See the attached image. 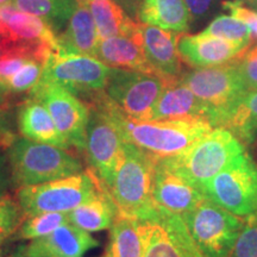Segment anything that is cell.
<instances>
[{
    "label": "cell",
    "mask_w": 257,
    "mask_h": 257,
    "mask_svg": "<svg viewBox=\"0 0 257 257\" xmlns=\"http://www.w3.org/2000/svg\"><path fill=\"white\" fill-rule=\"evenodd\" d=\"M100 99L119 126L124 140L155 159L180 155L213 128L210 121L194 118L137 121L128 118L105 91L101 93Z\"/></svg>",
    "instance_id": "6da1fadb"
},
{
    "label": "cell",
    "mask_w": 257,
    "mask_h": 257,
    "mask_svg": "<svg viewBox=\"0 0 257 257\" xmlns=\"http://www.w3.org/2000/svg\"><path fill=\"white\" fill-rule=\"evenodd\" d=\"M155 157L125 141L119 165L110 189L118 214L148 219L157 206L153 199V172Z\"/></svg>",
    "instance_id": "7a4b0ae2"
},
{
    "label": "cell",
    "mask_w": 257,
    "mask_h": 257,
    "mask_svg": "<svg viewBox=\"0 0 257 257\" xmlns=\"http://www.w3.org/2000/svg\"><path fill=\"white\" fill-rule=\"evenodd\" d=\"M12 184L17 187L38 185L81 173V161L67 149L17 138L8 148Z\"/></svg>",
    "instance_id": "3957f363"
},
{
    "label": "cell",
    "mask_w": 257,
    "mask_h": 257,
    "mask_svg": "<svg viewBox=\"0 0 257 257\" xmlns=\"http://www.w3.org/2000/svg\"><path fill=\"white\" fill-rule=\"evenodd\" d=\"M101 180L91 169L67 178L19 187L17 200L25 217L46 212L68 213L98 192Z\"/></svg>",
    "instance_id": "277c9868"
},
{
    "label": "cell",
    "mask_w": 257,
    "mask_h": 257,
    "mask_svg": "<svg viewBox=\"0 0 257 257\" xmlns=\"http://www.w3.org/2000/svg\"><path fill=\"white\" fill-rule=\"evenodd\" d=\"M237 59L220 66L195 68L180 78V81L214 111L216 127L224 126L234 107L249 92L240 75Z\"/></svg>",
    "instance_id": "5b68a950"
},
{
    "label": "cell",
    "mask_w": 257,
    "mask_h": 257,
    "mask_svg": "<svg viewBox=\"0 0 257 257\" xmlns=\"http://www.w3.org/2000/svg\"><path fill=\"white\" fill-rule=\"evenodd\" d=\"M181 218L204 257H230L244 226V219L207 198Z\"/></svg>",
    "instance_id": "8992f818"
},
{
    "label": "cell",
    "mask_w": 257,
    "mask_h": 257,
    "mask_svg": "<svg viewBox=\"0 0 257 257\" xmlns=\"http://www.w3.org/2000/svg\"><path fill=\"white\" fill-rule=\"evenodd\" d=\"M243 153H245L244 144L231 131L216 127L184 153L168 159L201 188L205 182L227 168Z\"/></svg>",
    "instance_id": "52a82bcc"
},
{
    "label": "cell",
    "mask_w": 257,
    "mask_h": 257,
    "mask_svg": "<svg viewBox=\"0 0 257 257\" xmlns=\"http://www.w3.org/2000/svg\"><path fill=\"white\" fill-rule=\"evenodd\" d=\"M102 92L95 93L85 101L89 107L85 153L89 169L110 187L119 165L125 140L119 126L102 105Z\"/></svg>",
    "instance_id": "ba28073f"
},
{
    "label": "cell",
    "mask_w": 257,
    "mask_h": 257,
    "mask_svg": "<svg viewBox=\"0 0 257 257\" xmlns=\"http://www.w3.org/2000/svg\"><path fill=\"white\" fill-rule=\"evenodd\" d=\"M204 195L242 218L257 213V163L243 153L231 165L201 186Z\"/></svg>",
    "instance_id": "9c48e42d"
},
{
    "label": "cell",
    "mask_w": 257,
    "mask_h": 257,
    "mask_svg": "<svg viewBox=\"0 0 257 257\" xmlns=\"http://www.w3.org/2000/svg\"><path fill=\"white\" fill-rule=\"evenodd\" d=\"M173 80L156 73L111 68L105 92L125 114L137 121L152 120L154 107Z\"/></svg>",
    "instance_id": "30bf717a"
},
{
    "label": "cell",
    "mask_w": 257,
    "mask_h": 257,
    "mask_svg": "<svg viewBox=\"0 0 257 257\" xmlns=\"http://www.w3.org/2000/svg\"><path fill=\"white\" fill-rule=\"evenodd\" d=\"M110 73L111 67L94 56L55 51L44 64L41 80L57 83L86 101L105 91Z\"/></svg>",
    "instance_id": "8fae6325"
},
{
    "label": "cell",
    "mask_w": 257,
    "mask_h": 257,
    "mask_svg": "<svg viewBox=\"0 0 257 257\" xmlns=\"http://www.w3.org/2000/svg\"><path fill=\"white\" fill-rule=\"evenodd\" d=\"M29 96L37 99L46 106L60 134L70 148L86 152L89 107L85 101L62 86L43 80L29 92Z\"/></svg>",
    "instance_id": "7c38bea8"
},
{
    "label": "cell",
    "mask_w": 257,
    "mask_h": 257,
    "mask_svg": "<svg viewBox=\"0 0 257 257\" xmlns=\"http://www.w3.org/2000/svg\"><path fill=\"white\" fill-rule=\"evenodd\" d=\"M143 257H204L193 242L181 216L157 207L143 219Z\"/></svg>",
    "instance_id": "4fadbf2b"
},
{
    "label": "cell",
    "mask_w": 257,
    "mask_h": 257,
    "mask_svg": "<svg viewBox=\"0 0 257 257\" xmlns=\"http://www.w3.org/2000/svg\"><path fill=\"white\" fill-rule=\"evenodd\" d=\"M206 198L197 184L182 174L168 157L155 159L153 199L161 210L184 216Z\"/></svg>",
    "instance_id": "5bb4252c"
},
{
    "label": "cell",
    "mask_w": 257,
    "mask_h": 257,
    "mask_svg": "<svg viewBox=\"0 0 257 257\" xmlns=\"http://www.w3.org/2000/svg\"><path fill=\"white\" fill-rule=\"evenodd\" d=\"M0 35L8 48L23 47L34 49L59 50L57 35L37 16L21 11L14 5L0 6Z\"/></svg>",
    "instance_id": "9a60e30c"
},
{
    "label": "cell",
    "mask_w": 257,
    "mask_h": 257,
    "mask_svg": "<svg viewBox=\"0 0 257 257\" xmlns=\"http://www.w3.org/2000/svg\"><path fill=\"white\" fill-rule=\"evenodd\" d=\"M248 46L207 36L204 34H181L178 49L182 61L194 68L214 67L231 62L248 49Z\"/></svg>",
    "instance_id": "2e32d148"
},
{
    "label": "cell",
    "mask_w": 257,
    "mask_h": 257,
    "mask_svg": "<svg viewBox=\"0 0 257 257\" xmlns=\"http://www.w3.org/2000/svg\"><path fill=\"white\" fill-rule=\"evenodd\" d=\"M98 245V240L87 231L67 223L49 234L32 239L18 251L25 257H82Z\"/></svg>",
    "instance_id": "e0dca14e"
},
{
    "label": "cell",
    "mask_w": 257,
    "mask_h": 257,
    "mask_svg": "<svg viewBox=\"0 0 257 257\" xmlns=\"http://www.w3.org/2000/svg\"><path fill=\"white\" fill-rule=\"evenodd\" d=\"M140 30L144 54L154 72L167 79L181 78L182 59L178 49L181 34L143 23Z\"/></svg>",
    "instance_id": "ac0fdd59"
},
{
    "label": "cell",
    "mask_w": 257,
    "mask_h": 257,
    "mask_svg": "<svg viewBox=\"0 0 257 257\" xmlns=\"http://www.w3.org/2000/svg\"><path fill=\"white\" fill-rule=\"evenodd\" d=\"M205 119L216 126L214 111L199 99L180 79L170 81L154 107L152 120Z\"/></svg>",
    "instance_id": "d6986e66"
},
{
    "label": "cell",
    "mask_w": 257,
    "mask_h": 257,
    "mask_svg": "<svg viewBox=\"0 0 257 257\" xmlns=\"http://www.w3.org/2000/svg\"><path fill=\"white\" fill-rule=\"evenodd\" d=\"M16 123L19 134L37 143L70 149L69 144L60 134L47 107L40 100L29 96L17 108Z\"/></svg>",
    "instance_id": "ffe728a7"
},
{
    "label": "cell",
    "mask_w": 257,
    "mask_h": 257,
    "mask_svg": "<svg viewBox=\"0 0 257 257\" xmlns=\"http://www.w3.org/2000/svg\"><path fill=\"white\" fill-rule=\"evenodd\" d=\"M95 57L111 68L155 73L144 54L141 30L135 37L117 36L99 41Z\"/></svg>",
    "instance_id": "44dd1931"
},
{
    "label": "cell",
    "mask_w": 257,
    "mask_h": 257,
    "mask_svg": "<svg viewBox=\"0 0 257 257\" xmlns=\"http://www.w3.org/2000/svg\"><path fill=\"white\" fill-rule=\"evenodd\" d=\"M118 211L112 200L110 189L101 181L98 192L68 212V220L79 229L87 232H96L111 229Z\"/></svg>",
    "instance_id": "7402d4cb"
},
{
    "label": "cell",
    "mask_w": 257,
    "mask_h": 257,
    "mask_svg": "<svg viewBox=\"0 0 257 257\" xmlns=\"http://www.w3.org/2000/svg\"><path fill=\"white\" fill-rule=\"evenodd\" d=\"M98 34L88 5H79L63 32L57 35L56 53L81 54L95 57Z\"/></svg>",
    "instance_id": "603a6c76"
},
{
    "label": "cell",
    "mask_w": 257,
    "mask_h": 257,
    "mask_svg": "<svg viewBox=\"0 0 257 257\" xmlns=\"http://www.w3.org/2000/svg\"><path fill=\"white\" fill-rule=\"evenodd\" d=\"M192 15L185 0H143L138 11V22L163 30L185 34Z\"/></svg>",
    "instance_id": "cb8c5ba5"
},
{
    "label": "cell",
    "mask_w": 257,
    "mask_h": 257,
    "mask_svg": "<svg viewBox=\"0 0 257 257\" xmlns=\"http://www.w3.org/2000/svg\"><path fill=\"white\" fill-rule=\"evenodd\" d=\"M94 19L98 40L110 37H135L141 22L135 21L114 0H91L88 4Z\"/></svg>",
    "instance_id": "d4e9b609"
},
{
    "label": "cell",
    "mask_w": 257,
    "mask_h": 257,
    "mask_svg": "<svg viewBox=\"0 0 257 257\" xmlns=\"http://www.w3.org/2000/svg\"><path fill=\"white\" fill-rule=\"evenodd\" d=\"M108 257H143L144 231L141 219L117 214L111 226Z\"/></svg>",
    "instance_id": "484cf974"
},
{
    "label": "cell",
    "mask_w": 257,
    "mask_h": 257,
    "mask_svg": "<svg viewBox=\"0 0 257 257\" xmlns=\"http://www.w3.org/2000/svg\"><path fill=\"white\" fill-rule=\"evenodd\" d=\"M12 3L21 11L43 19L56 35L68 25L79 8L76 0H14Z\"/></svg>",
    "instance_id": "4316f807"
},
{
    "label": "cell",
    "mask_w": 257,
    "mask_h": 257,
    "mask_svg": "<svg viewBox=\"0 0 257 257\" xmlns=\"http://www.w3.org/2000/svg\"><path fill=\"white\" fill-rule=\"evenodd\" d=\"M223 127L231 131L244 146L250 147L257 135V89L246 93Z\"/></svg>",
    "instance_id": "83f0119b"
},
{
    "label": "cell",
    "mask_w": 257,
    "mask_h": 257,
    "mask_svg": "<svg viewBox=\"0 0 257 257\" xmlns=\"http://www.w3.org/2000/svg\"><path fill=\"white\" fill-rule=\"evenodd\" d=\"M67 223H69L68 213L64 212H46L25 217L17 230V238L29 240L40 238Z\"/></svg>",
    "instance_id": "f1b7e54d"
},
{
    "label": "cell",
    "mask_w": 257,
    "mask_h": 257,
    "mask_svg": "<svg viewBox=\"0 0 257 257\" xmlns=\"http://www.w3.org/2000/svg\"><path fill=\"white\" fill-rule=\"evenodd\" d=\"M201 34L248 47L251 46V29L232 16H218Z\"/></svg>",
    "instance_id": "f546056e"
},
{
    "label": "cell",
    "mask_w": 257,
    "mask_h": 257,
    "mask_svg": "<svg viewBox=\"0 0 257 257\" xmlns=\"http://www.w3.org/2000/svg\"><path fill=\"white\" fill-rule=\"evenodd\" d=\"M24 218L25 214L18 200L8 194L0 197V245L17 232Z\"/></svg>",
    "instance_id": "4dcf8cb0"
},
{
    "label": "cell",
    "mask_w": 257,
    "mask_h": 257,
    "mask_svg": "<svg viewBox=\"0 0 257 257\" xmlns=\"http://www.w3.org/2000/svg\"><path fill=\"white\" fill-rule=\"evenodd\" d=\"M44 64L46 63L38 60H31L25 63L14 76L6 81L11 92L19 94V93L30 92L32 88L36 87L43 75Z\"/></svg>",
    "instance_id": "1f68e13d"
},
{
    "label": "cell",
    "mask_w": 257,
    "mask_h": 257,
    "mask_svg": "<svg viewBox=\"0 0 257 257\" xmlns=\"http://www.w3.org/2000/svg\"><path fill=\"white\" fill-rule=\"evenodd\" d=\"M230 257H257V213L245 217Z\"/></svg>",
    "instance_id": "d6a6232c"
},
{
    "label": "cell",
    "mask_w": 257,
    "mask_h": 257,
    "mask_svg": "<svg viewBox=\"0 0 257 257\" xmlns=\"http://www.w3.org/2000/svg\"><path fill=\"white\" fill-rule=\"evenodd\" d=\"M238 68L249 92L257 89V44L250 46L237 59Z\"/></svg>",
    "instance_id": "836d02e7"
},
{
    "label": "cell",
    "mask_w": 257,
    "mask_h": 257,
    "mask_svg": "<svg viewBox=\"0 0 257 257\" xmlns=\"http://www.w3.org/2000/svg\"><path fill=\"white\" fill-rule=\"evenodd\" d=\"M223 8L229 10L232 17L245 23L250 29L255 28L257 25V11L252 9H248L243 5L239 0L234 2H224Z\"/></svg>",
    "instance_id": "e575fe53"
},
{
    "label": "cell",
    "mask_w": 257,
    "mask_h": 257,
    "mask_svg": "<svg viewBox=\"0 0 257 257\" xmlns=\"http://www.w3.org/2000/svg\"><path fill=\"white\" fill-rule=\"evenodd\" d=\"M0 134H15V114L9 104L0 105Z\"/></svg>",
    "instance_id": "d590c367"
},
{
    "label": "cell",
    "mask_w": 257,
    "mask_h": 257,
    "mask_svg": "<svg viewBox=\"0 0 257 257\" xmlns=\"http://www.w3.org/2000/svg\"><path fill=\"white\" fill-rule=\"evenodd\" d=\"M5 150L6 149L0 148V184L12 185L11 170H10L8 152H5Z\"/></svg>",
    "instance_id": "8d00e7d4"
},
{
    "label": "cell",
    "mask_w": 257,
    "mask_h": 257,
    "mask_svg": "<svg viewBox=\"0 0 257 257\" xmlns=\"http://www.w3.org/2000/svg\"><path fill=\"white\" fill-rule=\"evenodd\" d=\"M126 14L135 21H138V11L143 0H114Z\"/></svg>",
    "instance_id": "74e56055"
},
{
    "label": "cell",
    "mask_w": 257,
    "mask_h": 257,
    "mask_svg": "<svg viewBox=\"0 0 257 257\" xmlns=\"http://www.w3.org/2000/svg\"><path fill=\"white\" fill-rule=\"evenodd\" d=\"M192 16H201L211 6L212 0H185Z\"/></svg>",
    "instance_id": "f35d334b"
},
{
    "label": "cell",
    "mask_w": 257,
    "mask_h": 257,
    "mask_svg": "<svg viewBox=\"0 0 257 257\" xmlns=\"http://www.w3.org/2000/svg\"><path fill=\"white\" fill-rule=\"evenodd\" d=\"M11 94H12V92L9 87L8 82L0 78V104H9L8 100Z\"/></svg>",
    "instance_id": "ab89813d"
},
{
    "label": "cell",
    "mask_w": 257,
    "mask_h": 257,
    "mask_svg": "<svg viewBox=\"0 0 257 257\" xmlns=\"http://www.w3.org/2000/svg\"><path fill=\"white\" fill-rule=\"evenodd\" d=\"M16 140H17L16 134H0V148L8 150V148L11 146Z\"/></svg>",
    "instance_id": "60d3db41"
},
{
    "label": "cell",
    "mask_w": 257,
    "mask_h": 257,
    "mask_svg": "<svg viewBox=\"0 0 257 257\" xmlns=\"http://www.w3.org/2000/svg\"><path fill=\"white\" fill-rule=\"evenodd\" d=\"M249 148H250V149H251V153H252V155H253L252 159H255L257 161V135H256L255 140H253V142L250 144Z\"/></svg>",
    "instance_id": "b9f144b4"
},
{
    "label": "cell",
    "mask_w": 257,
    "mask_h": 257,
    "mask_svg": "<svg viewBox=\"0 0 257 257\" xmlns=\"http://www.w3.org/2000/svg\"><path fill=\"white\" fill-rule=\"evenodd\" d=\"M257 44V25L251 29V46Z\"/></svg>",
    "instance_id": "7bdbcfd3"
},
{
    "label": "cell",
    "mask_w": 257,
    "mask_h": 257,
    "mask_svg": "<svg viewBox=\"0 0 257 257\" xmlns=\"http://www.w3.org/2000/svg\"><path fill=\"white\" fill-rule=\"evenodd\" d=\"M10 187H11V185H8V184H0V197H3V195L6 194V192L9 191Z\"/></svg>",
    "instance_id": "ee69618b"
},
{
    "label": "cell",
    "mask_w": 257,
    "mask_h": 257,
    "mask_svg": "<svg viewBox=\"0 0 257 257\" xmlns=\"http://www.w3.org/2000/svg\"><path fill=\"white\" fill-rule=\"evenodd\" d=\"M242 2L245 3V4H248L249 6H251L252 10L257 11V0H242Z\"/></svg>",
    "instance_id": "f6af8a7d"
},
{
    "label": "cell",
    "mask_w": 257,
    "mask_h": 257,
    "mask_svg": "<svg viewBox=\"0 0 257 257\" xmlns=\"http://www.w3.org/2000/svg\"><path fill=\"white\" fill-rule=\"evenodd\" d=\"M79 3V5H88L91 3V0H76Z\"/></svg>",
    "instance_id": "bcb514c9"
},
{
    "label": "cell",
    "mask_w": 257,
    "mask_h": 257,
    "mask_svg": "<svg viewBox=\"0 0 257 257\" xmlns=\"http://www.w3.org/2000/svg\"><path fill=\"white\" fill-rule=\"evenodd\" d=\"M14 0H0V6L2 5H6V4H11Z\"/></svg>",
    "instance_id": "7dc6e473"
},
{
    "label": "cell",
    "mask_w": 257,
    "mask_h": 257,
    "mask_svg": "<svg viewBox=\"0 0 257 257\" xmlns=\"http://www.w3.org/2000/svg\"><path fill=\"white\" fill-rule=\"evenodd\" d=\"M10 257H25V256H24V255H22V253L19 252V251H17V252L14 253V255H11Z\"/></svg>",
    "instance_id": "c3c4849f"
},
{
    "label": "cell",
    "mask_w": 257,
    "mask_h": 257,
    "mask_svg": "<svg viewBox=\"0 0 257 257\" xmlns=\"http://www.w3.org/2000/svg\"><path fill=\"white\" fill-rule=\"evenodd\" d=\"M105 257H108V256H107V255H106V256H105Z\"/></svg>",
    "instance_id": "681fc988"
},
{
    "label": "cell",
    "mask_w": 257,
    "mask_h": 257,
    "mask_svg": "<svg viewBox=\"0 0 257 257\" xmlns=\"http://www.w3.org/2000/svg\"><path fill=\"white\" fill-rule=\"evenodd\" d=\"M0 105H4V104H0Z\"/></svg>",
    "instance_id": "f907efd6"
}]
</instances>
